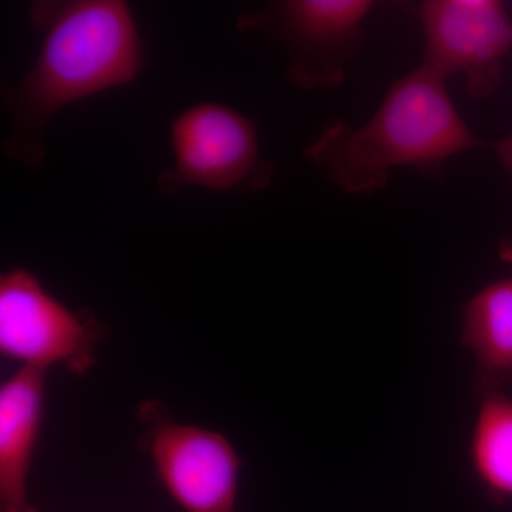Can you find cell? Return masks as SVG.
<instances>
[{"mask_svg": "<svg viewBox=\"0 0 512 512\" xmlns=\"http://www.w3.org/2000/svg\"><path fill=\"white\" fill-rule=\"evenodd\" d=\"M370 0H288L279 6L282 32L296 50L291 79L301 86L338 84L343 57L359 43Z\"/></svg>", "mask_w": 512, "mask_h": 512, "instance_id": "obj_7", "label": "cell"}, {"mask_svg": "<svg viewBox=\"0 0 512 512\" xmlns=\"http://www.w3.org/2000/svg\"><path fill=\"white\" fill-rule=\"evenodd\" d=\"M174 165L158 178L164 192L185 185L227 191L244 188L262 168L254 123L220 104L183 111L171 124Z\"/></svg>", "mask_w": 512, "mask_h": 512, "instance_id": "obj_4", "label": "cell"}, {"mask_svg": "<svg viewBox=\"0 0 512 512\" xmlns=\"http://www.w3.org/2000/svg\"><path fill=\"white\" fill-rule=\"evenodd\" d=\"M461 340L490 375L512 373V279L484 286L464 305Z\"/></svg>", "mask_w": 512, "mask_h": 512, "instance_id": "obj_9", "label": "cell"}, {"mask_svg": "<svg viewBox=\"0 0 512 512\" xmlns=\"http://www.w3.org/2000/svg\"><path fill=\"white\" fill-rule=\"evenodd\" d=\"M470 460L480 483L498 500H512V399L491 392L481 400L470 437Z\"/></svg>", "mask_w": 512, "mask_h": 512, "instance_id": "obj_10", "label": "cell"}, {"mask_svg": "<svg viewBox=\"0 0 512 512\" xmlns=\"http://www.w3.org/2000/svg\"><path fill=\"white\" fill-rule=\"evenodd\" d=\"M30 19L45 37L35 63L6 97L15 123L8 153L39 165L43 134L57 111L131 82L143 67L144 49L120 0L35 3Z\"/></svg>", "mask_w": 512, "mask_h": 512, "instance_id": "obj_1", "label": "cell"}, {"mask_svg": "<svg viewBox=\"0 0 512 512\" xmlns=\"http://www.w3.org/2000/svg\"><path fill=\"white\" fill-rule=\"evenodd\" d=\"M45 370L20 367L0 389V512H36L28 478L40 420Z\"/></svg>", "mask_w": 512, "mask_h": 512, "instance_id": "obj_8", "label": "cell"}, {"mask_svg": "<svg viewBox=\"0 0 512 512\" xmlns=\"http://www.w3.org/2000/svg\"><path fill=\"white\" fill-rule=\"evenodd\" d=\"M501 258L512 264V238H507L503 241L500 248Z\"/></svg>", "mask_w": 512, "mask_h": 512, "instance_id": "obj_12", "label": "cell"}, {"mask_svg": "<svg viewBox=\"0 0 512 512\" xmlns=\"http://www.w3.org/2000/svg\"><path fill=\"white\" fill-rule=\"evenodd\" d=\"M92 336L76 313L36 276L13 269L0 278V350L22 366L46 370L86 359Z\"/></svg>", "mask_w": 512, "mask_h": 512, "instance_id": "obj_5", "label": "cell"}, {"mask_svg": "<svg viewBox=\"0 0 512 512\" xmlns=\"http://www.w3.org/2000/svg\"><path fill=\"white\" fill-rule=\"evenodd\" d=\"M150 450L161 483L185 512H237L239 458L221 434L165 421Z\"/></svg>", "mask_w": 512, "mask_h": 512, "instance_id": "obj_6", "label": "cell"}, {"mask_svg": "<svg viewBox=\"0 0 512 512\" xmlns=\"http://www.w3.org/2000/svg\"><path fill=\"white\" fill-rule=\"evenodd\" d=\"M494 150L501 163L507 168L508 173L512 174V134L503 138V140L497 141Z\"/></svg>", "mask_w": 512, "mask_h": 512, "instance_id": "obj_11", "label": "cell"}, {"mask_svg": "<svg viewBox=\"0 0 512 512\" xmlns=\"http://www.w3.org/2000/svg\"><path fill=\"white\" fill-rule=\"evenodd\" d=\"M480 144L446 80L421 64L390 86L372 119L357 128L330 124L305 157L343 190L370 195L386 187L393 168L439 173L448 158Z\"/></svg>", "mask_w": 512, "mask_h": 512, "instance_id": "obj_2", "label": "cell"}, {"mask_svg": "<svg viewBox=\"0 0 512 512\" xmlns=\"http://www.w3.org/2000/svg\"><path fill=\"white\" fill-rule=\"evenodd\" d=\"M424 33V66L441 79L463 74L471 96L500 84L512 52V19L497 0H426L417 8Z\"/></svg>", "mask_w": 512, "mask_h": 512, "instance_id": "obj_3", "label": "cell"}]
</instances>
